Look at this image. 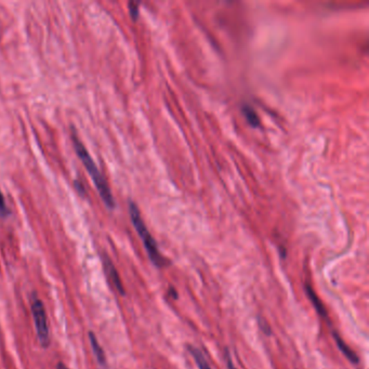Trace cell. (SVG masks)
I'll return each instance as SVG.
<instances>
[{"instance_id": "6da1fadb", "label": "cell", "mask_w": 369, "mask_h": 369, "mask_svg": "<svg viewBox=\"0 0 369 369\" xmlns=\"http://www.w3.org/2000/svg\"><path fill=\"white\" fill-rule=\"evenodd\" d=\"M73 145L75 149L76 154H77L78 158L82 160L86 169H87L88 173L93 179V183H95V187H97V192L100 194L101 198H102L103 202L106 205V207L108 209H114L115 208V200L113 196L112 192H111L110 187H108L106 180L103 177L99 168L95 165V160L91 158V155L89 154L87 150H86L85 145L79 140V138L76 135L75 133H73L72 135Z\"/></svg>"}, {"instance_id": "7a4b0ae2", "label": "cell", "mask_w": 369, "mask_h": 369, "mask_svg": "<svg viewBox=\"0 0 369 369\" xmlns=\"http://www.w3.org/2000/svg\"><path fill=\"white\" fill-rule=\"evenodd\" d=\"M129 212L133 227H135V231H137L139 236L141 237V240H143V244H144L145 249H146L147 254H149V257H150L151 261H152L156 267H165L167 262H166V260L162 257V254H160V250H158V244H156L152 235L149 232L146 225L143 223L140 211L138 209V206L135 202H129Z\"/></svg>"}, {"instance_id": "3957f363", "label": "cell", "mask_w": 369, "mask_h": 369, "mask_svg": "<svg viewBox=\"0 0 369 369\" xmlns=\"http://www.w3.org/2000/svg\"><path fill=\"white\" fill-rule=\"evenodd\" d=\"M32 314L35 323L36 334L41 347L48 348L50 344V332L48 326L47 314H46L45 305L39 299L32 300Z\"/></svg>"}, {"instance_id": "277c9868", "label": "cell", "mask_w": 369, "mask_h": 369, "mask_svg": "<svg viewBox=\"0 0 369 369\" xmlns=\"http://www.w3.org/2000/svg\"><path fill=\"white\" fill-rule=\"evenodd\" d=\"M103 265H104L105 272L108 274L111 282L114 285L115 288L120 294H125V288L122 286V280H120V274H118L117 269L113 265V262L108 259L106 256L103 257Z\"/></svg>"}, {"instance_id": "5b68a950", "label": "cell", "mask_w": 369, "mask_h": 369, "mask_svg": "<svg viewBox=\"0 0 369 369\" xmlns=\"http://www.w3.org/2000/svg\"><path fill=\"white\" fill-rule=\"evenodd\" d=\"M88 338H89L91 348H93V353H95V357H97V362H99L101 366H105L106 365V355H105V352L103 351L100 343H99L97 336L93 332H90L88 334Z\"/></svg>"}, {"instance_id": "8992f818", "label": "cell", "mask_w": 369, "mask_h": 369, "mask_svg": "<svg viewBox=\"0 0 369 369\" xmlns=\"http://www.w3.org/2000/svg\"><path fill=\"white\" fill-rule=\"evenodd\" d=\"M334 338L336 342H337V346L340 351L346 355V357L349 359L350 362L353 363V364H357L359 363V357L355 354L354 352L352 351V349L348 347L347 343L338 336L337 332H334Z\"/></svg>"}, {"instance_id": "52a82bcc", "label": "cell", "mask_w": 369, "mask_h": 369, "mask_svg": "<svg viewBox=\"0 0 369 369\" xmlns=\"http://www.w3.org/2000/svg\"><path fill=\"white\" fill-rule=\"evenodd\" d=\"M305 292H307L308 297H309L315 309H316L317 313L319 315H322L323 317H327L326 309L323 305L322 301L317 297V294H315L312 287L310 286L309 284L305 285Z\"/></svg>"}, {"instance_id": "ba28073f", "label": "cell", "mask_w": 369, "mask_h": 369, "mask_svg": "<svg viewBox=\"0 0 369 369\" xmlns=\"http://www.w3.org/2000/svg\"><path fill=\"white\" fill-rule=\"evenodd\" d=\"M187 349H189V351H190L192 357H194L195 363L198 364V366L200 367V369H211L210 368L207 361L205 359L204 355L202 354V352H200V350L192 347V346H189Z\"/></svg>"}, {"instance_id": "9c48e42d", "label": "cell", "mask_w": 369, "mask_h": 369, "mask_svg": "<svg viewBox=\"0 0 369 369\" xmlns=\"http://www.w3.org/2000/svg\"><path fill=\"white\" fill-rule=\"evenodd\" d=\"M243 114H244L245 117H246L247 122H249V125H252V127H258L260 125L257 113L249 105L243 106Z\"/></svg>"}, {"instance_id": "30bf717a", "label": "cell", "mask_w": 369, "mask_h": 369, "mask_svg": "<svg viewBox=\"0 0 369 369\" xmlns=\"http://www.w3.org/2000/svg\"><path fill=\"white\" fill-rule=\"evenodd\" d=\"M10 216V210L7 207L6 204L5 196H3V192L0 190V218H8Z\"/></svg>"}, {"instance_id": "8fae6325", "label": "cell", "mask_w": 369, "mask_h": 369, "mask_svg": "<svg viewBox=\"0 0 369 369\" xmlns=\"http://www.w3.org/2000/svg\"><path fill=\"white\" fill-rule=\"evenodd\" d=\"M129 10L131 18L133 20H137L138 15H139V3H129Z\"/></svg>"}, {"instance_id": "7c38bea8", "label": "cell", "mask_w": 369, "mask_h": 369, "mask_svg": "<svg viewBox=\"0 0 369 369\" xmlns=\"http://www.w3.org/2000/svg\"><path fill=\"white\" fill-rule=\"evenodd\" d=\"M75 187L80 194H85V189H84L83 185H82V183H80L79 181H75Z\"/></svg>"}, {"instance_id": "4fadbf2b", "label": "cell", "mask_w": 369, "mask_h": 369, "mask_svg": "<svg viewBox=\"0 0 369 369\" xmlns=\"http://www.w3.org/2000/svg\"><path fill=\"white\" fill-rule=\"evenodd\" d=\"M57 369H68L66 365L63 364L62 362L57 363Z\"/></svg>"}, {"instance_id": "5bb4252c", "label": "cell", "mask_w": 369, "mask_h": 369, "mask_svg": "<svg viewBox=\"0 0 369 369\" xmlns=\"http://www.w3.org/2000/svg\"><path fill=\"white\" fill-rule=\"evenodd\" d=\"M227 367H229V369H236L234 365H233V363L231 362V359H227Z\"/></svg>"}]
</instances>
